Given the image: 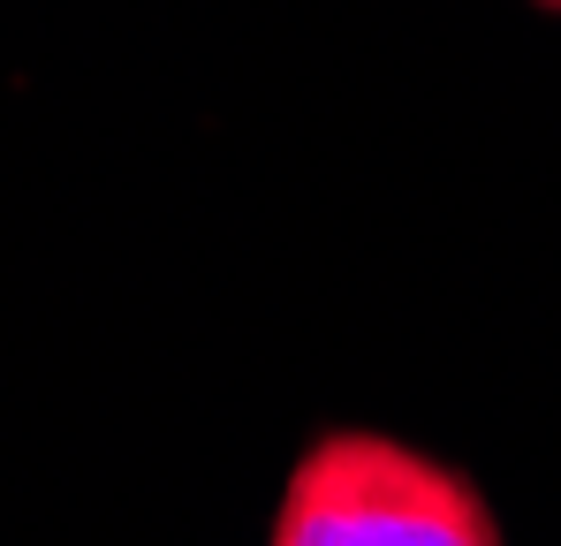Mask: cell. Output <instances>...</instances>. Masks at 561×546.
I'll list each match as a JSON object with an SVG mask.
<instances>
[{"instance_id": "2", "label": "cell", "mask_w": 561, "mask_h": 546, "mask_svg": "<svg viewBox=\"0 0 561 546\" xmlns=\"http://www.w3.org/2000/svg\"><path fill=\"white\" fill-rule=\"evenodd\" d=\"M539 8H554V15H561V0H539Z\"/></svg>"}, {"instance_id": "1", "label": "cell", "mask_w": 561, "mask_h": 546, "mask_svg": "<svg viewBox=\"0 0 561 546\" xmlns=\"http://www.w3.org/2000/svg\"><path fill=\"white\" fill-rule=\"evenodd\" d=\"M266 546H508L456 463L373 425H334L296 455Z\"/></svg>"}]
</instances>
